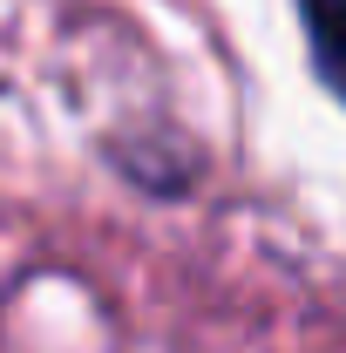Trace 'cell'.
Segmentation results:
<instances>
[{
	"label": "cell",
	"instance_id": "cell-1",
	"mask_svg": "<svg viewBox=\"0 0 346 353\" xmlns=\"http://www.w3.org/2000/svg\"><path fill=\"white\" fill-rule=\"evenodd\" d=\"M109 163L123 170V183L150 190V197H183V190H197V170H204L197 143L163 123H143L130 130V143H109Z\"/></svg>",
	"mask_w": 346,
	"mask_h": 353
},
{
	"label": "cell",
	"instance_id": "cell-2",
	"mask_svg": "<svg viewBox=\"0 0 346 353\" xmlns=\"http://www.w3.org/2000/svg\"><path fill=\"white\" fill-rule=\"evenodd\" d=\"M333 14H340V0H299L305 54H312V75H319V88L340 82V54H333Z\"/></svg>",
	"mask_w": 346,
	"mask_h": 353
}]
</instances>
